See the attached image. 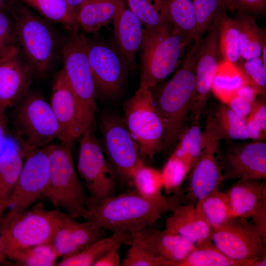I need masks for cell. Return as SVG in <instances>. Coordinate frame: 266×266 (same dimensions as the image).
Here are the masks:
<instances>
[{
	"mask_svg": "<svg viewBox=\"0 0 266 266\" xmlns=\"http://www.w3.org/2000/svg\"><path fill=\"white\" fill-rule=\"evenodd\" d=\"M201 39L194 38L186 50L180 67L171 78L151 89L164 124L166 148L174 145L188 127Z\"/></svg>",
	"mask_w": 266,
	"mask_h": 266,
	"instance_id": "1",
	"label": "cell"
},
{
	"mask_svg": "<svg viewBox=\"0 0 266 266\" xmlns=\"http://www.w3.org/2000/svg\"><path fill=\"white\" fill-rule=\"evenodd\" d=\"M177 202L176 199L164 196L148 199L135 191L115 195L89 206L86 220L94 221L105 231L130 235L151 227Z\"/></svg>",
	"mask_w": 266,
	"mask_h": 266,
	"instance_id": "2",
	"label": "cell"
},
{
	"mask_svg": "<svg viewBox=\"0 0 266 266\" xmlns=\"http://www.w3.org/2000/svg\"><path fill=\"white\" fill-rule=\"evenodd\" d=\"M194 38L177 31L169 22L143 29L139 86L152 89L164 81L177 67Z\"/></svg>",
	"mask_w": 266,
	"mask_h": 266,
	"instance_id": "3",
	"label": "cell"
},
{
	"mask_svg": "<svg viewBox=\"0 0 266 266\" xmlns=\"http://www.w3.org/2000/svg\"><path fill=\"white\" fill-rule=\"evenodd\" d=\"M15 25L17 43L34 75H46L56 55L57 34L49 21L34 14L21 1L15 0L10 12Z\"/></svg>",
	"mask_w": 266,
	"mask_h": 266,
	"instance_id": "4",
	"label": "cell"
},
{
	"mask_svg": "<svg viewBox=\"0 0 266 266\" xmlns=\"http://www.w3.org/2000/svg\"><path fill=\"white\" fill-rule=\"evenodd\" d=\"M71 145L50 144L49 180L44 197L69 216L86 219L88 199L73 160Z\"/></svg>",
	"mask_w": 266,
	"mask_h": 266,
	"instance_id": "5",
	"label": "cell"
},
{
	"mask_svg": "<svg viewBox=\"0 0 266 266\" xmlns=\"http://www.w3.org/2000/svg\"><path fill=\"white\" fill-rule=\"evenodd\" d=\"M64 213L47 209L41 202L18 213H5L0 238L6 256L19 249L51 242Z\"/></svg>",
	"mask_w": 266,
	"mask_h": 266,
	"instance_id": "6",
	"label": "cell"
},
{
	"mask_svg": "<svg viewBox=\"0 0 266 266\" xmlns=\"http://www.w3.org/2000/svg\"><path fill=\"white\" fill-rule=\"evenodd\" d=\"M89 40L82 33H71L61 50L63 69L78 101L84 133L93 128L97 109V91L87 54Z\"/></svg>",
	"mask_w": 266,
	"mask_h": 266,
	"instance_id": "7",
	"label": "cell"
},
{
	"mask_svg": "<svg viewBox=\"0 0 266 266\" xmlns=\"http://www.w3.org/2000/svg\"><path fill=\"white\" fill-rule=\"evenodd\" d=\"M123 122L142 158L153 159L166 149L162 119L151 89L140 87L125 103Z\"/></svg>",
	"mask_w": 266,
	"mask_h": 266,
	"instance_id": "8",
	"label": "cell"
},
{
	"mask_svg": "<svg viewBox=\"0 0 266 266\" xmlns=\"http://www.w3.org/2000/svg\"><path fill=\"white\" fill-rule=\"evenodd\" d=\"M15 105L13 122L23 148H41L61 140L58 120L41 94L28 92Z\"/></svg>",
	"mask_w": 266,
	"mask_h": 266,
	"instance_id": "9",
	"label": "cell"
},
{
	"mask_svg": "<svg viewBox=\"0 0 266 266\" xmlns=\"http://www.w3.org/2000/svg\"><path fill=\"white\" fill-rule=\"evenodd\" d=\"M79 139L76 168L90 195L89 207L116 195L118 175L106 160L93 128Z\"/></svg>",
	"mask_w": 266,
	"mask_h": 266,
	"instance_id": "10",
	"label": "cell"
},
{
	"mask_svg": "<svg viewBox=\"0 0 266 266\" xmlns=\"http://www.w3.org/2000/svg\"><path fill=\"white\" fill-rule=\"evenodd\" d=\"M202 134V151L191 170L187 187L189 203L194 205L219 189L224 180L217 155L220 150V141L223 138L213 113L208 115Z\"/></svg>",
	"mask_w": 266,
	"mask_h": 266,
	"instance_id": "11",
	"label": "cell"
},
{
	"mask_svg": "<svg viewBox=\"0 0 266 266\" xmlns=\"http://www.w3.org/2000/svg\"><path fill=\"white\" fill-rule=\"evenodd\" d=\"M211 242L228 257L246 266H255L266 254V238L245 218L233 217L213 229Z\"/></svg>",
	"mask_w": 266,
	"mask_h": 266,
	"instance_id": "12",
	"label": "cell"
},
{
	"mask_svg": "<svg viewBox=\"0 0 266 266\" xmlns=\"http://www.w3.org/2000/svg\"><path fill=\"white\" fill-rule=\"evenodd\" d=\"M89 63L97 94L106 99L121 93L131 66L119 48L101 40H89Z\"/></svg>",
	"mask_w": 266,
	"mask_h": 266,
	"instance_id": "13",
	"label": "cell"
},
{
	"mask_svg": "<svg viewBox=\"0 0 266 266\" xmlns=\"http://www.w3.org/2000/svg\"><path fill=\"white\" fill-rule=\"evenodd\" d=\"M24 159L16 186L8 199L7 211L22 212L44 197L49 180L50 144L37 149H23Z\"/></svg>",
	"mask_w": 266,
	"mask_h": 266,
	"instance_id": "14",
	"label": "cell"
},
{
	"mask_svg": "<svg viewBox=\"0 0 266 266\" xmlns=\"http://www.w3.org/2000/svg\"><path fill=\"white\" fill-rule=\"evenodd\" d=\"M222 13L217 17L201 39L196 66L195 89L189 118L192 124L199 123L204 113L214 77L224 61L218 38L219 25Z\"/></svg>",
	"mask_w": 266,
	"mask_h": 266,
	"instance_id": "15",
	"label": "cell"
},
{
	"mask_svg": "<svg viewBox=\"0 0 266 266\" xmlns=\"http://www.w3.org/2000/svg\"><path fill=\"white\" fill-rule=\"evenodd\" d=\"M100 127L108 161L118 176L130 181L134 170L144 163L123 120L110 115L101 118Z\"/></svg>",
	"mask_w": 266,
	"mask_h": 266,
	"instance_id": "16",
	"label": "cell"
},
{
	"mask_svg": "<svg viewBox=\"0 0 266 266\" xmlns=\"http://www.w3.org/2000/svg\"><path fill=\"white\" fill-rule=\"evenodd\" d=\"M223 179H266V143L264 140L228 143L218 152Z\"/></svg>",
	"mask_w": 266,
	"mask_h": 266,
	"instance_id": "17",
	"label": "cell"
},
{
	"mask_svg": "<svg viewBox=\"0 0 266 266\" xmlns=\"http://www.w3.org/2000/svg\"><path fill=\"white\" fill-rule=\"evenodd\" d=\"M225 193L233 217L250 219L266 238V182L238 179Z\"/></svg>",
	"mask_w": 266,
	"mask_h": 266,
	"instance_id": "18",
	"label": "cell"
},
{
	"mask_svg": "<svg viewBox=\"0 0 266 266\" xmlns=\"http://www.w3.org/2000/svg\"><path fill=\"white\" fill-rule=\"evenodd\" d=\"M33 72L18 45L0 57V108L15 105L29 92Z\"/></svg>",
	"mask_w": 266,
	"mask_h": 266,
	"instance_id": "19",
	"label": "cell"
},
{
	"mask_svg": "<svg viewBox=\"0 0 266 266\" xmlns=\"http://www.w3.org/2000/svg\"><path fill=\"white\" fill-rule=\"evenodd\" d=\"M49 103L61 130L60 141L72 145L84 132L78 101L63 69L54 78Z\"/></svg>",
	"mask_w": 266,
	"mask_h": 266,
	"instance_id": "20",
	"label": "cell"
},
{
	"mask_svg": "<svg viewBox=\"0 0 266 266\" xmlns=\"http://www.w3.org/2000/svg\"><path fill=\"white\" fill-rule=\"evenodd\" d=\"M76 219L64 213L53 236L51 243L59 258L76 254L98 238V230L92 222Z\"/></svg>",
	"mask_w": 266,
	"mask_h": 266,
	"instance_id": "21",
	"label": "cell"
},
{
	"mask_svg": "<svg viewBox=\"0 0 266 266\" xmlns=\"http://www.w3.org/2000/svg\"><path fill=\"white\" fill-rule=\"evenodd\" d=\"M166 219V229L179 234L195 245L211 241L212 229L198 212L195 205L178 202Z\"/></svg>",
	"mask_w": 266,
	"mask_h": 266,
	"instance_id": "22",
	"label": "cell"
},
{
	"mask_svg": "<svg viewBox=\"0 0 266 266\" xmlns=\"http://www.w3.org/2000/svg\"><path fill=\"white\" fill-rule=\"evenodd\" d=\"M125 1L117 0V10L113 20L114 33L117 47L133 68L136 53L142 45L143 29Z\"/></svg>",
	"mask_w": 266,
	"mask_h": 266,
	"instance_id": "23",
	"label": "cell"
},
{
	"mask_svg": "<svg viewBox=\"0 0 266 266\" xmlns=\"http://www.w3.org/2000/svg\"><path fill=\"white\" fill-rule=\"evenodd\" d=\"M151 227L134 233L157 254L166 261L169 266L176 265L194 249L196 245L179 234L166 229L163 231Z\"/></svg>",
	"mask_w": 266,
	"mask_h": 266,
	"instance_id": "24",
	"label": "cell"
},
{
	"mask_svg": "<svg viewBox=\"0 0 266 266\" xmlns=\"http://www.w3.org/2000/svg\"><path fill=\"white\" fill-rule=\"evenodd\" d=\"M117 0H84L76 11L77 20L85 31L94 33L113 21Z\"/></svg>",
	"mask_w": 266,
	"mask_h": 266,
	"instance_id": "25",
	"label": "cell"
},
{
	"mask_svg": "<svg viewBox=\"0 0 266 266\" xmlns=\"http://www.w3.org/2000/svg\"><path fill=\"white\" fill-rule=\"evenodd\" d=\"M24 159L20 144L7 143L0 155V199L8 200L17 183Z\"/></svg>",
	"mask_w": 266,
	"mask_h": 266,
	"instance_id": "26",
	"label": "cell"
},
{
	"mask_svg": "<svg viewBox=\"0 0 266 266\" xmlns=\"http://www.w3.org/2000/svg\"><path fill=\"white\" fill-rule=\"evenodd\" d=\"M130 238V235L112 233L111 236L95 240L76 254L61 259L57 266H93L106 252L116 246L127 244Z\"/></svg>",
	"mask_w": 266,
	"mask_h": 266,
	"instance_id": "27",
	"label": "cell"
},
{
	"mask_svg": "<svg viewBox=\"0 0 266 266\" xmlns=\"http://www.w3.org/2000/svg\"><path fill=\"white\" fill-rule=\"evenodd\" d=\"M234 18L240 32L241 58L246 60L261 57L263 46L266 43L265 30L258 26L251 14L237 11Z\"/></svg>",
	"mask_w": 266,
	"mask_h": 266,
	"instance_id": "28",
	"label": "cell"
},
{
	"mask_svg": "<svg viewBox=\"0 0 266 266\" xmlns=\"http://www.w3.org/2000/svg\"><path fill=\"white\" fill-rule=\"evenodd\" d=\"M26 6L36 10L49 21L59 23L71 33L78 31L80 25L77 13L66 0H19Z\"/></svg>",
	"mask_w": 266,
	"mask_h": 266,
	"instance_id": "29",
	"label": "cell"
},
{
	"mask_svg": "<svg viewBox=\"0 0 266 266\" xmlns=\"http://www.w3.org/2000/svg\"><path fill=\"white\" fill-rule=\"evenodd\" d=\"M199 213L213 229L225 224L233 217L227 196L218 189L195 205Z\"/></svg>",
	"mask_w": 266,
	"mask_h": 266,
	"instance_id": "30",
	"label": "cell"
},
{
	"mask_svg": "<svg viewBox=\"0 0 266 266\" xmlns=\"http://www.w3.org/2000/svg\"><path fill=\"white\" fill-rule=\"evenodd\" d=\"M218 38L224 61L236 66L241 59L240 32L235 18L229 17L227 12L220 16Z\"/></svg>",
	"mask_w": 266,
	"mask_h": 266,
	"instance_id": "31",
	"label": "cell"
},
{
	"mask_svg": "<svg viewBox=\"0 0 266 266\" xmlns=\"http://www.w3.org/2000/svg\"><path fill=\"white\" fill-rule=\"evenodd\" d=\"M165 14L175 30L196 37V16L191 0H167Z\"/></svg>",
	"mask_w": 266,
	"mask_h": 266,
	"instance_id": "32",
	"label": "cell"
},
{
	"mask_svg": "<svg viewBox=\"0 0 266 266\" xmlns=\"http://www.w3.org/2000/svg\"><path fill=\"white\" fill-rule=\"evenodd\" d=\"M7 258L22 266H54L59 259L51 242L16 250Z\"/></svg>",
	"mask_w": 266,
	"mask_h": 266,
	"instance_id": "33",
	"label": "cell"
},
{
	"mask_svg": "<svg viewBox=\"0 0 266 266\" xmlns=\"http://www.w3.org/2000/svg\"><path fill=\"white\" fill-rule=\"evenodd\" d=\"M176 266H246L233 260L209 242L196 245L192 251Z\"/></svg>",
	"mask_w": 266,
	"mask_h": 266,
	"instance_id": "34",
	"label": "cell"
},
{
	"mask_svg": "<svg viewBox=\"0 0 266 266\" xmlns=\"http://www.w3.org/2000/svg\"><path fill=\"white\" fill-rule=\"evenodd\" d=\"M213 114L223 139H249L246 127L247 117L234 112L225 103L220 104Z\"/></svg>",
	"mask_w": 266,
	"mask_h": 266,
	"instance_id": "35",
	"label": "cell"
},
{
	"mask_svg": "<svg viewBox=\"0 0 266 266\" xmlns=\"http://www.w3.org/2000/svg\"><path fill=\"white\" fill-rule=\"evenodd\" d=\"M202 132L199 124L187 127L179 136L178 143L171 155L184 162L190 170L202 151Z\"/></svg>",
	"mask_w": 266,
	"mask_h": 266,
	"instance_id": "36",
	"label": "cell"
},
{
	"mask_svg": "<svg viewBox=\"0 0 266 266\" xmlns=\"http://www.w3.org/2000/svg\"><path fill=\"white\" fill-rule=\"evenodd\" d=\"M129 245L122 266H169L168 262L157 254L145 241L130 235Z\"/></svg>",
	"mask_w": 266,
	"mask_h": 266,
	"instance_id": "37",
	"label": "cell"
},
{
	"mask_svg": "<svg viewBox=\"0 0 266 266\" xmlns=\"http://www.w3.org/2000/svg\"><path fill=\"white\" fill-rule=\"evenodd\" d=\"M196 21V37H202L217 17L222 13L232 11L229 0H194Z\"/></svg>",
	"mask_w": 266,
	"mask_h": 266,
	"instance_id": "38",
	"label": "cell"
},
{
	"mask_svg": "<svg viewBox=\"0 0 266 266\" xmlns=\"http://www.w3.org/2000/svg\"><path fill=\"white\" fill-rule=\"evenodd\" d=\"M130 181L135 188V191L142 197L156 200L163 195V183L160 171L143 163L133 173Z\"/></svg>",
	"mask_w": 266,
	"mask_h": 266,
	"instance_id": "39",
	"label": "cell"
},
{
	"mask_svg": "<svg viewBox=\"0 0 266 266\" xmlns=\"http://www.w3.org/2000/svg\"><path fill=\"white\" fill-rule=\"evenodd\" d=\"M125 0L145 28H154L169 22L164 14V3L160 0Z\"/></svg>",
	"mask_w": 266,
	"mask_h": 266,
	"instance_id": "40",
	"label": "cell"
},
{
	"mask_svg": "<svg viewBox=\"0 0 266 266\" xmlns=\"http://www.w3.org/2000/svg\"><path fill=\"white\" fill-rule=\"evenodd\" d=\"M222 62L220 64L214 77L212 90L223 103L232 96L244 83L243 79L236 66L233 65L229 68L230 63L226 62L224 68Z\"/></svg>",
	"mask_w": 266,
	"mask_h": 266,
	"instance_id": "41",
	"label": "cell"
},
{
	"mask_svg": "<svg viewBox=\"0 0 266 266\" xmlns=\"http://www.w3.org/2000/svg\"><path fill=\"white\" fill-rule=\"evenodd\" d=\"M237 65L245 84L252 87L258 95L266 98V67L261 57L244 60Z\"/></svg>",
	"mask_w": 266,
	"mask_h": 266,
	"instance_id": "42",
	"label": "cell"
},
{
	"mask_svg": "<svg viewBox=\"0 0 266 266\" xmlns=\"http://www.w3.org/2000/svg\"><path fill=\"white\" fill-rule=\"evenodd\" d=\"M190 170L184 162L170 155L160 171L163 189L168 194L178 190Z\"/></svg>",
	"mask_w": 266,
	"mask_h": 266,
	"instance_id": "43",
	"label": "cell"
},
{
	"mask_svg": "<svg viewBox=\"0 0 266 266\" xmlns=\"http://www.w3.org/2000/svg\"><path fill=\"white\" fill-rule=\"evenodd\" d=\"M8 14L10 13L0 11V56L18 45L15 22Z\"/></svg>",
	"mask_w": 266,
	"mask_h": 266,
	"instance_id": "44",
	"label": "cell"
},
{
	"mask_svg": "<svg viewBox=\"0 0 266 266\" xmlns=\"http://www.w3.org/2000/svg\"><path fill=\"white\" fill-rule=\"evenodd\" d=\"M232 11H241L253 15L263 13L266 0H229Z\"/></svg>",
	"mask_w": 266,
	"mask_h": 266,
	"instance_id": "45",
	"label": "cell"
},
{
	"mask_svg": "<svg viewBox=\"0 0 266 266\" xmlns=\"http://www.w3.org/2000/svg\"><path fill=\"white\" fill-rule=\"evenodd\" d=\"M254 100H250L235 95L230 98L226 104L233 111L244 117H247L252 112Z\"/></svg>",
	"mask_w": 266,
	"mask_h": 266,
	"instance_id": "46",
	"label": "cell"
},
{
	"mask_svg": "<svg viewBox=\"0 0 266 266\" xmlns=\"http://www.w3.org/2000/svg\"><path fill=\"white\" fill-rule=\"evenodd\" d=\"M246 127L249 139L254 140L266 139V131L263 129L260 123L251 113L246 118Z\"/></svg>",
	"mask_w": 266,
	"mask_h": 266,
	"instance_id": "47",
	"label": "cell"
},
{
	"mask_svg": "<svg viewBox=\"0 0 266 266\" xmlns=\"http://www.w3.org/2000/svg\"><path fill=\"white\" fill-rule=\"evenodd\" d=\"M121 246H116L106 252L98 260L93 266H119L121 265L119 249Z\"/></svg>",
	"mask_w": 266,
	"mask_h": 266,
	"instance_id": "48",
	"label": "cell"
},
{
	"mask_svg": "<svg viewBox=\"0 0 266 266\" xmlns=\"http://www.w3.org/2000/svg\"><path fill=\"white\" fill-rule=\"evenodd\" d=\"M8 133V122L6 110L0 108V155L6 145Z\"/></svg>",
	"mask_w": 266,
	"mask_h": 266,
	"instance_id": "49",
	"label": "cell"
},
{
	"mask_svg": "<svg viewBox=\"0 0 266 266\" xmlns=\"http://www.w3.org/2000/svg\"><path fill=\"white\" fill-rule=\"evenodd\" d=\"M14 1L15 0H0V11L10 13Z\"/></svg>",
	"mask_w": 266,
	"mask_h": 266,
	"instance_id": "50",
	"label": "cell"
},
{
	"mask_svg": "<svg viewBox=\"0 0 266 266\" xmlns=\"http://www.w3.org/2000/svg\"><path fill=\"white\" fill-rule=\"evenodd\" d=\"M9 203L8 200L0 199V224L5 214L6 210L9 209Z\"/></svg>",
	"mask_w": 266,
	"mask_h": 266,
	"instance_id": "51",
	"label": "cell"
},
{
	"mask_svg": "<svg viewBox=\"0 0 266 266\" xmlns=\"http://www.w3.org/2000/svg\"><path fill=\"white\" fill-rule=\"evenodd\" d=\"M84 0H66L71 8L76 13L77 8Z\"/></svg>",
	"mask_w": 266,
	"mask_h": 266,
	"instance_id": "52",
	"label": "cell"
},
{
	"mask_svg": "<svg viewBox=\"0 0 266 266\" xmlns=\"http://www.w3.org/2000/svg\"><path fill=\"white\" fill-rule=\"evenodd\" d=\"M7 258L5 251L4 247L0 238V265L2 264Z\"/></svg>",
	"mask_w": 266,
	"mask_h": 266,
	"instance_id": "53",
	"label": "cell"
},
{
	"mask_svg": "<svg viewBox=\"0 0 266 266\" xmlns=\"http://www.w3.org/2000/svg\"><path fill=\"white\" fill-rule=\"evenodd\" d=\"M164 0V1H166V0Z\"/></svg>",
	"mask_w": 266,
	"mask_h": 266,
	"instance_id": "54",
	"label": "cell"
},
{
	"mask_svg": "<svg viewBox=\"0 0 266 266\" xmlns=\"http://www.w3.org/2000/svg\"></svg>",
	"mask_w": 266,
	"mask_h": 266,
	"instance_id": "55",
	"label": "cell"
}]
</instances>
